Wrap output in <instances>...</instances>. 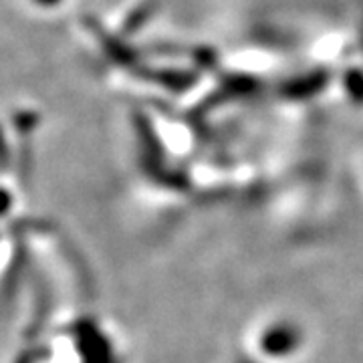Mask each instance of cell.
<instances>
[{
  "label": "cell",
  "instance_id": "cell-1",
  "mask_svg": "<svg viewBox=\"0 0 363 363\" xmlns=\"http://www.w3.org/2000/svg\"><path fill=\"white\" fill-rule=\"evenodd\" d=\"M26 6L35 13L43 14H52V13H61L69 4V0H23Z\"/></svg>",
  "mask_w": 363,
  "mask_h": 363
}]
</instances>
